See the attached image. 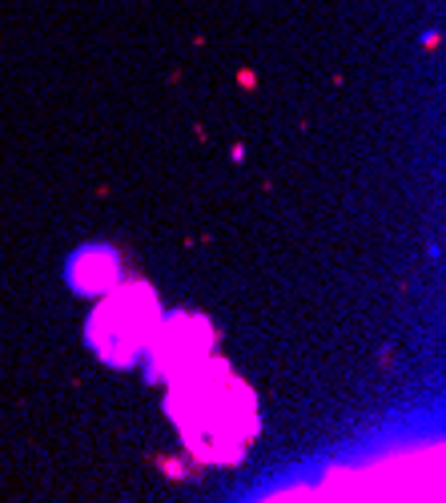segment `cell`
<instances>
[{"instance_id": "6da1fadb", "label": "cell", "mask_w": 446, "mask_h": 503, "mask_svg": "<svg viewBox=\"0 0 446 503\" xmlns=\"http://www.w3.org/2000/svg\"><path fill=\"white\" fill-rule=\"evenodd\" d=\"M169 419L197 459L233 463L257 431L254 390L238 383L222 362H193L173 374Z\"/></svg>"}, {"instance_id": "7a4b0ae2", "label": "cell", "mask_w": 446, "mask_h": 503, "mask_svg": "<svg viewBox=\"0 0 446 503\" xmlns=\"http://www.w3.org/2000/svg\"><path fill=\"white\" fill-rule=\"evenodd\" d=\"M161 323V310L153 290L145 286H125V290L109 294L101 306L93 310L89 323V342L105 362L121 367L129 358H137L141 350H149V339Z\"/></svg>"}, {"instance_id": "3957f363", "label": "cell", "mask_w": 446, "mask_h": 503, "mask_svg": "<svg viewBox=\"0 0 446 503\" xmlns=\"http://www.w3.org/2000/svg\"><path fill=\"white\" fill-rule=\"evenodd\" d=\"M149 346H153V362H157L161 371L177 374V371H185V367H193V362H201V355H206V346H209V330L201 318L173 314L169 323H157Z\"/></svg>"}]
</instances>
